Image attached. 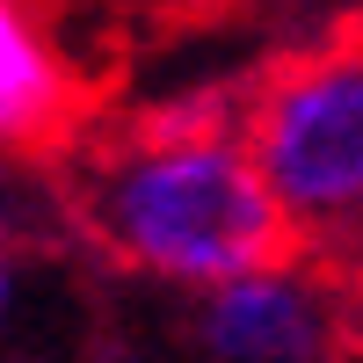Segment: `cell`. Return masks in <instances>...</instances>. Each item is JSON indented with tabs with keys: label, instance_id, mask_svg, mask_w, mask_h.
Listing matches in <instances>:
<instances>
[{
	"label": "cell",
	"instance_id": "obj_7",
	"mask_svg": "<svg viewBox=\"0 0 363 363\" xmlns=\"http://www.w3.org/2000/svg\"><path fill=\"white\" fill-rule=\"evenodd\" d=\"M0 189H8V167H0Z\"/></svg>",
	"mask_w": 363,
	"mask_h": 363
},
{
	"label": "cell",
	"instance_id": "obj_4",
	"mask_svg": "<svg viewBox=\"0 0 363 363\" xmlns=\"http://www.w3.org/2000/svg\"><path fill=\"white\" fill-rule=\"evenodd\" d=\"M80 116V73L37 0H0V153H37Z\"/></svg>",
	"mask_w": 363,
	"mask_h": 363
},
{
	"label": "cell",
	"instance_id": "obj_6",
	"mask_svg": "<svg viewBox=\"0 0 363 363\" xmlns=\"http://www.w3.org/2000/svg\"><path fill=\"white\" fill-rule=\"evenodd\" d=\"M349 349L363 356V269L349 277Z\"/></svg>",
	"mask_w": 363,
	"mask_h": 363
},
{
	"label": "cell",
	"instance_id": "obj_1",
	"mask_svg": "<svg viewBox=\"0 0 363 363\" xmlns=\"http://www.w3.org/2000/svg\"><path fill=\"white\" fill-rule=\"evenodd\" d=\"M80 225L131 277L203 298L247 269L298 255L277 196L240 131H189L138 109L87 153Z\"/></svg>",
	"mask_w": 363,
	"mask_h": 363
},
{
	"label": "cell",
	"instance_id": "obj_5",
	"mask_svg": "<svg viewBox=\"0 0 363 363\" xmlns=\"http://www.w3.org/2000/svg\"><path fill=\"white\" fill-rule=\"evenodd\" d=\"M15 306H22V277H15V262L0 255V342H8V327H15Z\"/></svg>",
	"mask_w": 363,
	"mask_h": 363
},
{
	"label": "cell",
	"instance_id": "obj_2",
	"mask_svg": "<svg viewBox=\"0 0 363 363\" xmlns=\"http://www.w3.org/2000/svg\"><path fill=\"white\" fill-rule=\"evenodd\" d=\"M240 138L298 255H363V29L247 73Z\"/></svg>",
	"mask_w": 363,
	"mask_h": 363
},
{
	"label": "cell",
	"instance_id": "obj_3",
	"mask_svg": "<svg viewBox=\"0 0 363 363\" xmlns=\"http://www.w3.org/2000/svg\"><path fill=\"white\" fill-rule=\"evenodd\" d=\"M196 349L211 363H335L349 349V284L306 255L247 269L196 298Z\"/></svg>",
	"mask_w": 363,
	"mask_h": 363
}]
</instances>
